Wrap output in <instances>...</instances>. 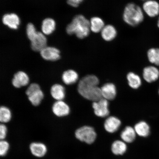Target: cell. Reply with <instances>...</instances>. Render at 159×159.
<instances>
[{"instance_id": "cell-1", "label": "cell", "mask_w": 159, "mask_h": 159, "mask_svg": "<svg viewBox=\"0 0 159 159\" xmlns=\"http://www.w3.org/2000/svg\"><path fill=\"white\" fill-rule=\"evenodd\" d=\"M99 81L94 75H89L81 79L78 85V91L81 96L93 102L102 98Z\"/></svg>"}, {"instance_id": "cell-2", "label": "cell", "mask_w": 159, "mask_h": 159, "mask_svg": "<svg viewBox=\"0 0 159 159\" xmlns=\"http://www.w3.org/2000/svg\"><path fill=\"white\" fill-rule=\"evenodd\" d=\"M90 30L89 21L82 15L75 16L66 28L68 34H75L78 38L81 39L88 36Z\"/></svg>"}, {"instance_id": "cell-3", "label": "cell", "mask_w": 159, "mask_h": 159, "mask_svg": "<svg viewBox=\"0 0 159 159\" xmlns=\"http://www.w3.org/2000/svg\"><path fill=\"white\" fill-rule=\"evenodd\" d=\"M123 18L127 24L135 27L143 20L144 14L141 7L134 3H130L126 6L123 13Z\"/></svg>"}, {"instance_id": "cell-4", "label": "cell", "mask_w": 159, "mask_h": 159, "mask_svg": "<svg viewBox=\"0 0 159 159\" xmlns=\"http://www.w3.org/2000/svg\"><path fill=\"white\" fill-rule=\"evenodd\" d=\"M75 135L78 140L88 144L93 143L96 140L97 136L94 129L89 126H83L77 129Z\"/></svg>"}, {"instance_id": "cell-5", "label": "cell", "mask_w": 159, "mask_h": 159, "mask_svg": "<svg viewBox=\"0 0 159 159\" xmlns=\"http://www.w3.org/2000/svg\"><path fill=\"white\" fill-rule=\"evenodd\" d=\"M28 99L32 105L38 106L41 102L44 97L43 93L41 90L39 85L36 83L30 85L26 91Z\"/></svg>"}, {"instance_id": "cell-6", "label": "cell", "mask_w": 159, "mask_h": 159, "mask_svg": "<svg viewBox=\"0 0 159 159\" xmlns=\"http://www.w3.org/2000/svg\"><path fill=\"white\" fill-rule=\"evenodd\" d=\"M108 102V100L104 98L94 102L93 107L97 116L100 117H105L109 115Z\"/></svg>"}, {"instance_id": "cell-7", "label": "cell", "mask_w": 159, "mask_h": 159, "mask_svg": "<svg viewBox=\"0 0 159 159\" xmlns=\"http://www.w3.org/2000/svg\"><path fill=\"white\" fill-rule=\"evenodd\" d=\"M42 57L46 61H54L60 58V52L55 47H46L40 52Z\"/></svg>"}, {"instance_id": "cell-8", "label": "cell", "mask_w": 159, "mask_h": 159, "mask_svg": "<svg viewBox=\"0 0 159 159\" xmlns=\"http://www.w3.org/2000/svg\"><path fill=\"white\" fill-rule=\"evenodd\" d=\"M47 40L43 33L38 32L37 34L31 41V47L33 51L40 52L47 47Z\"/></svg>"}, {"instance_id": "cell-9", "label": "cell", "mask_w": 159, "mask_h": 159, "mask_svg": "<svg viewBox=\"0 0 159 159\" xmlns=\"http://www.w3.org/2000/svg\"><path fill=\"white\" fill-rule=\"evenodd\" d=\"M143 8L145 12L149 17L156 16L159 13V4L154 0H148L144 3Z\"/></svg>"}, {"instance_id": "cell-10", "label": "cell", "mask_w": 159, "mask_h": 159, "mask_svg": "<svg viewBox=\"0 0 159 159\" xmlns=\"http://www.w3.org/2000/svg\"><path fill=\"white\" fill-rule=\"evenodd\" d=\"M2 20L4 25L13 30L18 29L20 23L19 17L15 13L6 14Z\"/></svg>"}, {"instance_id": "cell-11", "label": "cell", "mask_w": 159, "mask_h": 159, "mask_svg": "<svg viewBox=\"0 0 159 159\" xmlns=\"http://www.w3.org/2000/svg\"><path fill=\"white\" fill-rule=\"evenodd\" d=\"M143 77L147 82H155L159 78V69L154 66L145 67L143 71Z\"/></svg>"}, {"instance_id": "cell-12", "label": "cell", "mask_w": 159, "mask_h": 159, "mask_svg": "<svg viewBox=\"0 0 159 159\" xmlns=\"http://www.w3.org/2000/svg\"><path fill=\"white\" fill-rule=\"evenodd\" d=\"M52 109L54 114L58 117L67 116L70 112L69 107L62 100L57 101L55 102Z\"/></svg>"}, {"instance_id": "cell-13", "label": "cell", "mask_w": 159, "mask_h": 159, "mask_svg": "<svg viewBox=\"0 0 159 159\" xmlns=\"http://www.w3.org/2000/svg\"><path fill=\"white\" fill-rule=\"evenodd\" d=\"M29 78L26 73L23 71H19L14 75L12 81L13 86L16 88H19L26 86L29 84Z\"/></svg>"}, {"instance_id": "cell-14", "label": "cell", "mask_w": 159, "mask_h": 159, "mask_svg": "<svg viewBox=\"0 0 159 159\" xmlns=\"http://www.w3.org/2000/svg\"><path fill=\"white\" fill-rule=\"evenodd\" d=\"M101 89L103 98L108 101L112 100L116 97V87L112 83H107L103 85Z\"/></svg>"}, {"instance_id": "cell-15", "label": "cell", "mask_w": 159, "mask_h": 159, "mask_svg": "<svg viewBox=\"0 0 159 159\" xmlns=\"http://www.w3.org/2000/svg\"><path fill=\"white\" fill-rule=\"evenodd\" d=\"M121 124L120 120L116 117H109L105 121L104 128L107 132L112 134L118 130Z\"/></svg>"}, {"instance_id": "cell-16", "label": "cell", "mask_w": 159, "mask_h": 159, "mask_svg": "<svg viewBox=\"0 0 159 159\" xmlns=\"http://www.w3.org/2000/svg\"><path fill=\"white\" fill-rule=\"evenodd\" d=\"M127 150L126 143L122 140H115L111 145V152L116 156H122L126 152Z\"/></svg>"}, {"instance_id": "cell-17", "label": "cell", "mask_w": 159, "mask_h": 159, "mask_svg": "<svg viewBox=\"0 0 159 159\" xmlns=\"http://www.w3.org/2000/svg\"><path fill=\"white\" fill-rule=\"evenodd\" d=\"M101 32L102 38L106 41H112L117 36L116 30L112 25H105Z\"/></svg>"}, {"instance_id": "cell-18", "label": "cell", "mask_w": 159, "mask_h": 159, "mask_svg": "<svg viewBox=\"0 0 159 159\" xmlns=\"http://www.w3.org/2000/svg\"><path fill=\"white\" fill-rule=\"evenodd\" d=\"M136 133L134 128L131 126H127L120 134V138L126 143H131L136 139Z\"/></svg>"}, {"instance_id": "cell-19", "label": "cell", "mask_w": 159, "mask_h": 159, "mask_svg": "<svg viewBox=\"0 0 159 159\" xmlns=\"http://www.w3.org/2000/svg\"><path fill=\"white\" fill-rule=\"evenodd\" d=\"M134 129L136 134L142 138H147L150 134V126L144 121H141L137 124L135 125Z\"/></svg>"}, {"instance_id": "cell-20", "label": "cell", "mask_w": 159, "mask_h": 159, "mask_svg": "<svg viewBox=\"0 0 159 159\" xmlns=\"http://www.w3.org/2000/svg\"><path fill=\"white\" fill-rule=\"evenodd\" d=\"M56 24L54 20L51 18H47L43 21L41 30L45 35H49L55 30Z\"/></svg>"}, {"instance_id": "cell-21", "label": "cell", "mask_w": 159, "mask_h": 159, "mask_svg": "<svg viewBox=\"0 0 159 159\" xmlns=\"http://www.w3.org/2000/svg\"><path fill=\"white\" fill-rule=\"evenodd\" d=\"M30 149L32 154L38 157L44 156L47 152L45 145L40 143H32L30 145Z\"/></svg>"}, {"instance_id": "cell-22", "label": "cell", "mask_w": 159, "mask_h": 159, "mask_svg": "<svg viewBox=\"0 0 159 159\" xmlns=\"http://www.w3.org/2000/svg\"><path fill=\"white\" fill-rule=\"evenodd\" d=\"M52 96L57 101H61L65 98V89L61 84H55L52 85L51 89Z\"/></svg>"}, {"instance_id": "cell-23", "label": "cell", "mask_w": 159, "mask_h": 159, "mask_svg": "<svg viewBox=\"0 0 159 159\" xmlns=\"http://www.w3.org/2000/svg\"><path fill=\"white\" fill-rule=\"evenodd\" d=\"M78 75L76 71L69 70L65 71L62 75L63 82L67 85L74 84L78 79Z\"/></svg>"}, {"instance_id": "cell-24", "label": "cell", "mask_w": 159, "mask_h": 159, "mask_svg": "<svg viewBox=\"0 0 159 159\" xmlns=\"http://www.w3.org/2000/svg\"><path fill=\"white\" fill-rule=\"evenodd\" d=\"M89 23L90 30L94 33H98L101 32L105 26L103 20L98 17L91 18Z\"/></svg>"}, {"instance_id": "cell-25", "label": "cell", "mask_w": 159, "mask_h": 159, "mask_svg": "<svg viewBox=\"0 0 159 159\" xmlns=\"http://www.w3.org/2000/svg\"><path fill=\"white\" fill-rule=\"evenodd\" d=\"M127 77L129 86L133 89H138L142 84V81L140 77L134 73H129Z\"/></svg>"}, {"instance_id": "cell-26", "label": "cell", "mask_w": 159, "mask_h": 159, "mask_svg": "<svg viewBox=\"0 0 159 159\" xmlns=\"http://www.w3.org/2000/svg\"><path fill=\"white\" fill-rule=\"evenodd\" d=\"M148 57L150 63L159 66V48H152L149 49Z\"/></svg>"}, {"instance_id": "cell-27", "label": "cell", "mask_w": 159, "mask_h": 159, "mask_svg": "<svg viewBox=\"0 0 159 159\" xmlns=\"http://www.w3.org/2000/svg\"><path fill=\"white\" fill-rule=\"evenodd\" d=\"M11 114L7 107L2 106L0 108V121L3 123L9 122L11 119Z\"/></svg>"}, {"instance_id": "cell-28", "label": "cell", "mask_w": 159, "mask_h": 159, "mask_svg": "<svg viewBox=\"0 0 159 159\" xmlns=\"http://www.w3.org/2000/svg\"><path fill=\"white\" fill-rule=\"evenodd\" d=\"M38 32L33 24L29 23L26 27V33L28 38L31 41L37 35Z\"/></svg>"}, {"instance_id": "cell-29", "label": "cell", "mask_w": 159, "mask_h": 159, "mask_svg": "<svg viewBox=\"0 0 159 159\" xmlns=\"http://www.w3.org/2000/svg\"><path fill=\"white\" fill-rule=\"evenodd\" d=\"M9 145L7 141L1 140L0 142V155L4 156L8 151Z\"/></svg>"}, {"instance_id": "cell-30", "label": "cell", "mask_w": 159, "mask_h": 159, "mask_svg": "<svg viewBox=\"0 0 159 159\" xmlns=\"http://www.w3.org/2000/svg\"><path fill=\"white\" fill-rule=\"evenodd\" d=\"M7 130V127L5 125L1 124L0 125V139L1 140H3L6 138Z\"/></svg>"}, {"instance_id": "cell-31", "label": "cell", "mask_w": 159, "mask_h": 159, "mask_svg": "<svg viewBox=\"0 0 159 159\" xmlns=\"http://www.w3.org/2000/svg\"><path fill=\"white\" fill-rule=\"evenodd\" d=\"M84 0H67V3L73 7H77Z\"/></svg>"}, {"instance_id": "cell-32", "label": "cell", "mask_w": 159, "mask_h": 159, "mask_svg": "<svg viewBox=\"0 0 159 159\" xmlns=\"http://www.w3.org/2000/svg\"><path fill=\"white\" fill-rule=\"evenodd\" d=\"M157 25H158V27L159 28V18L158 21Z\"/></svg>"}, {"instance_id": "cell-33", "label": "cell", "mask_w": 159, "mask_h": 159, "mask_svg": "<svg viewBox=\"0 0 159 159\" xmlns=\"http://www.w3.org/2000/svg\"><path fill=\"white\" fill-rule=\"evenodd\" d=\"M143 1H148V0H143Z\"/></svg>"}, {"instance_id": "cell-34", "label": "cell", "mask_w": 159, "mask_h": 159, "mask_svg": "<svg viewBox=\"0 0 159 159\" xmlns=\"http://www.w3.org/2000/svg\"><path fill=\"white\" fill-rule=\"evenodd\" d=\"M158 93H159V91H158Z\"/></svg>"}]
</instances>
